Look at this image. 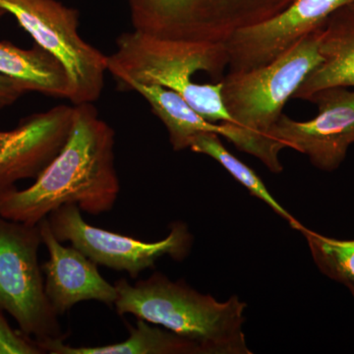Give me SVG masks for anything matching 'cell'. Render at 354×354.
I'll use <instances>...</instances> for the list:
<instances>
[{"instance_id":"3957f363","label":"cell","mask_w":354,"mask_h":354,"mask_svg":"<svg viewBox=\"0 0 354 354\" xmlns=\"http://www.w3.org/2000/svg\"><path fill=\"white\" fill-rule=\"evenodd\" d=\"M113 306L120 316L131 315L190 339L203 354H251L243 325L247 305L237 295L227 301L203 295L183 279L172 281L160 272L131 285L114 283Z\"/></svg>"},{"instance_id":"44dd1931","label":"cell","mask_w":354,"mask_h":354,"mask_svg":"<svg viewBox=\"0 0 354 354\" xmlns=\"http://www.w3.org/2000/svg\"><path fill=\"white\" fill-rule=\"evenodd\" d=\"M6 14L7 13L6 10H3V9L0 8V20H1L2 18H3V16H6Z\"/></svg>"},{"instance_id":"7a4b0ae2","label":"cell","mask_w":354,"mask_h":354,"mask_svg":"<svg viewBox=\"0 0 354 354\" xmlns=\"http://www.w3.org/2000/svg\"><path fill=\"white\" fill-rule=\"evenodd\" d=\"M228 66L225 43H195L160 39L133 30L116 39L108 71L127 91L132 83L169 88L211 122H232L221 95Z\"/></svg>"},{"instance_id":"e0dca14e","label":"cell","mask_w":354,"mask_h":354,"mask_svg":"<svg viewBox=\"0 0 354 354\" xmlns=\"http://www.w3.org/2000/svg\"><path fill=\"white\" fill-rule=\"evenodd\" d=\"M189 149L194 153L209 156L216 160L237 183L244 186L254 197L258 198L267 204L277 215L288 221L293 230H298L301 227V223L297 218H293L292 215H290L272 196L257 174L248 165L242 162L239 158L234 157L223 146L220 140V135L211 132L201 133L191 141Z\"/></svg>"},{"instance_id":"9c48e42d","label":"cell","mask_w":354,"mask_h":354,"mask_svg":"<svg viewBox=\"0 0 354 354\" xmlns=\"http://www.w3.org/2000/svg\"><path fill=\"white\" fill-rule=\"evenodd\" d=\"M308 101L318 106L316 118L297 121L283 114L270 137L283 149L307 156L320 171H334L354 143V91L346 87L324 88Z\"/></svg>"},{"instance_id":"ac0fdd59","label":"cell","mask_w":354,"mask_h":354,"mask_svg":"<svg viewBox=\"0 0 354 354\" xmlns=\"http://www.w3.org/2000/svg\"><path fill=\"white\" fill-rule=\"evenodd\" d=\"M297 232L306 239L312 258L320 272L346 286L354 297V239H333L304 225Z\"/></svg>"},{"instance_id":"d6986e66","label":"cell","mask_w":354,"mask_h":354,"mask_svg":"<svg viewBox=\"0 0 354 354\" xmlns=\"http://www.w3.org/2000/svg\"><path fill=\"white\" fill-rule=\"evenodd\" d=\"M38 342L10 327L0 308V354H43Z\"/></svg>"},{"instance_id":"ba28073f","label":"cell","mask_w":354,"mask_h":354,"mask_svg":"<svg viewBox=\"0 0 354 354\" xmlns=\"http://www.w3.org/2000/svg\"><path fill=\"white\" fill-rule=\"evenodd\" d=\"M81 212L76 205L68 204L50 213L48 220L55 236L60 242L69 241L95 264L127 272L131 279L153 268L164 256L183 260L192 247V234L180 221L171 223L169 235L162 241L145 242L95 227L84 220Z\"/></svg>"},{"instance_id":"7c38bea8","label":"cell","mask_w":354,"mask_h":354,"mask_svg":"<svg viewBox=\"0 0 354 354\" xmlns=\"http://www.w3.org/2000/svg\"><path fill=\"white\" fill-rule=\"evenodd\" d=\"M50 259L41 265L44 290L58 316L80 302L95 300L113 306L115 286L100 274L97 265L74 246H64L51 230L48 218L38 223Z\"/></svg>"},{"instance_id":"277c9868","label":"cell","mask_w":354,"mask_h":354,"mask_svg":"<svg viewBox=\"0 0 354 354\" xmlns=\"http://www.w3.org/2000/svg\"><path fill=\"white\" fill-rule=\"evenodd\" d=\"M321 29L305 36L270 64L245 72H230L221 79V95L232 123L260 141L283 150L270 137V131L283 115L288 100L322 64Z\"/></svg>"},{"instance_id":"4fadbf2b","label":"cell","mask_w":354,"mask_h":354,"mask_svg":"<svg viewBox=\"0 0 354 354\" xmlns=\"http://www.w3.org/2000/svg\"><path fill=\"white\" fill-rule=\"evenodd\" d=\"M322 64L314 69L295 93L308 101L319 91L332 87L354 88V3L335 11L321 29Z\"/></svg>"},{"instance_id":"8992f818","label":"cell","mask_w":354,"mask_h":354,"mask_svg":"<svg viewBox=\"0 0 354 354\" xmlns=\"http://www.w3.org/2000/svg\"><path fill=\"white\" fill-rule=\"evenodd\" d=\"M41 244L39 225L0 215V308L15 319L23 334L39 344L67 337L44 290L39 263Z\"/></svg>"},{"instance_id":"9a60e30c","label":"cell","mask_w":354,"mask_h":354,"mask_svg":"<svg viewBox=\"0 0 354 354\" xmlns=\"http://www.w3.org/2000/svg\"><path fill=\"white\" fill-rule=\"evenodd\" d=\"M127 91L138 93L150 104L153 114L164 123L174 151L189 148L191 141L201 133L223 135V122L214 123L203 118L180 95L152 84L132 83Z\"/></svg>"},{"instance_id":"5bb4252c","label":"cell","mask_w":354,"mask_h":354,"mask_svg":"<svg viewBox=\"0 0 354 354\" xmlns=\"http://www.w3.org/2000/svg\"><path fill=\"white\" fill-rule=\"evenodd\" d=\"M0 74L27 88L55 99L69 100L71 84L64 64L43 48L31 50L0 41Z\"/></svg>"},{"instance_id":"30bf717a","label":"cell","mask_w":354,"mask_h":354,"mask_svg":"<svg viewBox=\"0 0 354 354\" xmlns=\"http://www.w3.org/2000/svg\"><path fill=\"white\" fill-rule=\"evenodd\" d=\"M354 0H293L270 19L234 32L225 46L230 72H245L270 64L293 44L325 25Z\"/></svg>"},{"instance_id":"2e32d148","label":"cell","mask_w":354,"mask_h":354,"mask_svg":"<svg viewBox=\"0 0 354 354\" xmlns=\"http://www.w3.org/2000/svg\"><path fill=\"white\" fill-rule=\"evenodd\" d=\"M125 341L99 346H72L64 341L39 344L50 354H203L195 342L155 324L138 319L136 326L128 325Z\"/></svg>"},{"instance_id":"ffe728a7","label":"cell","mask_w":354,"mask_h":354,"mask_svg":"<svg viewBox=\"0 0 354 354\" xmlns=\"http://www.w3.org/2000/svg\"><path fill=\"white\" fill-rule=\"evenodd\" d=\"M27 92L20 83L0 74V109L11 106Z\"/></svg>"},{"instance_id":"5b68a950","label":"cell","mask_w":354,"mask_h":354,"mask_svg":"<svg viewBox=\"0 0 354 354\" xmlns=\"http://www.w3.org/2000/svg\"><path fill=\"white\" fill-rule=\"evenodd\" d=\"M293 0H128L133 29L158 38L227 43L270 19Z\"/></svg>"},{"instance_id":"8fae6325","label":"cell","mask_w":354,"mask_h":354,"mask_svg":"<svg viewBox=\"0 0 354 354\" xmlns=\"http://www.w3.org/2000/svg\"><path fill=\"white\" fill-rule=\"evenodd\" d=\"M73 120L74 106H58L0 131V193L36 179L64 148Z\"/></svg>"},{"instance_id":"6da1fadb","label":"cell","mask_w":354,"mask_h":354,"mask_svg":"<svg viewBox=\"0 0 354 354\" xmlns=\"http://www.w3.org/2000/svg\"><path fill=\"white\" fill-rule=\"evenodd\" d=\"M114 137L94 104L74 106L73 127L64 148L30 187L0 193V215L35 225L64 205L94 216L111 211L120 191Z\"/></svg>"},{"instance_id":"52a82bcc","label":"cell","mask_w":354,"mask_h":354,"mask_svg":"<svg viewBox=\"0 0 354 354\" xmlns=\"http://www.w3.org/2000/svg\"><path fill=\"white\" fill-rule=\"evenodd\" d=\"M38 46L57 57L66 69L73 106L100 99L108 72V57L79 35V11L57 0H0Z\"/></svg>"}]
</instances>
